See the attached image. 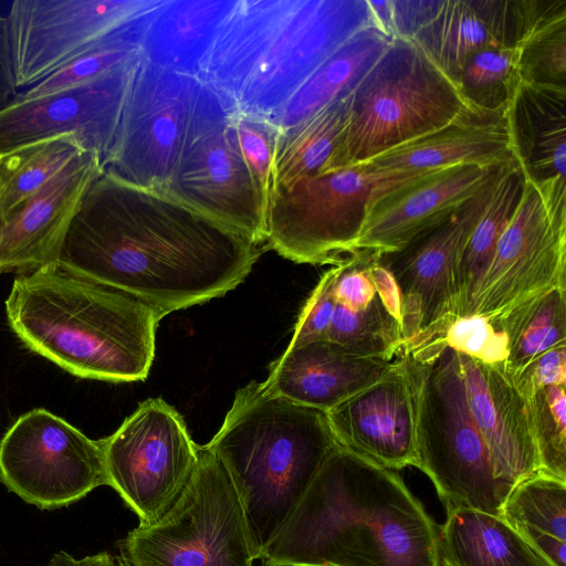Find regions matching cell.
I'll list each match as a JSON object with an SVG mask.
<instances>
[{
    "label": "cell",
    "instance_id": "obj_11",
    "mask_svg": "<svg viewBox=\"0 0 566 566\" xmlns=\"http://www.w3.org/2000/svg\"><path fill=\"white\" fill-rule=\"evenodd\" d=\"M566 286V196L524 179L504 230L467 314L494 324L549 291Z\"/></svg>",
    "mask_w": 566,
    "mask_h": 566
},
{
    "label": "cell",
    "instance_id": "obj_7",
    "mask_svg": "<svg viewBox=\"0 0 566 566\" xmlns=\"http://www.w3.org/2000/svg\"><path fill=\"white\" fill-rule=\"evenodd\" d=\"M475 108L412 40L395 38L350 93L346 124L324 171L366 163Z\"/></svg>",
    "mask_w": 566,
    "mask_h": 566
},
{
    "label": "cell",
    "instance_id": "obj_6",
    "mask_svg": "<svg viewBox=\"0 0 566 566\" xmlns=\"http://www.w3.org/2000/svg\"><path fill=\"white\" fill-rule=\"evenodd\" d=\"M397 357L412 400L416 468L431 480L447 512L468 507L502 517L510 492L470 413L457 352L426 340Z\"/></svg>",
    "mask_w": 566,
    "mask_h": 566
},
{
    "label": "cell",
    "instance_id": "obj_41",
    "mask_svg": "<svg viewBox=\"0 0 566 566\" xmlns=\"http://www.w3.org/2000/svg\"><path fill=\"white\" fill-rule=\"evenodd\" d=\"M338 268L326 271L303 305L293 328L289 348L326 339L336 306L335 281Z\"/></svg>",
    "mask_w": 566,
    "mask_h": 566
},
{
    "label": "cell",
    "instance_id": "obj_46",
    "mask_svg": "<svg viewBox=\"0 0 566 566\" xmlns=\"http://www.w3.org/2000/svg\"><path fill=\"white\" fill-rule=\"evenodd\" d=\"M115 566H132V565L123 556L118 555L115 557Z\"/></svg>",
    "mask_w": 566,
    "mask_h": 566
},
{
    "label": "cell",
    "instance_id": "obj_26",
    "mask_svg": "<svg viewBox=\"0 0 566 566\" xmlns=\"http://www.w3.org/2000/svg\"><path fill=\"white\" fill-rule=\"evenodd\" d=\"M237 0H156L142 15V59L198 76L202 61Z\"/></svg>",
    "mask_w": 566,
    "mask_h": 566
},
{
    "label": "cell",
    "instance_id": "obj_32",
    "mask_svg": "<svg viewBox=\"0 0 566 566\" xmlns=\"http://www.w3.org/2000/svg\"><path fill=\"white\" fill-rule=\"evenodd\" d=\"M349 97L350 94L281 132L273 166V191L326 169L348 117Z\"/></svg>",
    "mask_w": 566,
    "mask_h": 566
},
{
    "label": "cell",
    "instance_id": "obj_45",
    "mask_svg": "<svg viewBox=\"0 0 566 566\" xmlns=\"http://www.w3.org/2000/svg\"><path fill=\"white\" fill-rule=\"evenodd\" d=\"M46 566H115V557L108 552H99L76 559L71 554L60 551L52 556Z\"/></svg>",
    "mask_w": 566,
    "mask_h": 566
},
{
    "label": "cell",
    "instance_id": "obj_20",
    "mask_svg": "<svg viewBox=\"0 0 566 566\" xmlns=\"http://www.w3.org/2000/svg\"><path fill=\"white\" fill-rule=\"evenodd\" d=\"M472 419L488 448L495 475L511 491L538 473L527 402L504 366L457 352Z\"/></svg>",
    "mask_w": 566,
    "mask_h": 566
},
{
    "label": "cell",
    "instance_id": "obj_21",
    "mask_svg": "<svg viewBox=\"0 0 566 566\" xmlns=\"http://www.w3.org/2000/svg\"><path fill=\"white\" fill-rule=\"evenodd\" d=\"M325 413L339 446L392 471L416 467L412 400L398 357L381 379Z\"/></svg>",
    "mask_w": 566,
    "mask_h": 566
},
{
    "label": "cell",
    "instance_id": "obj_39",
    "mask_svg": "<svg viewBox=\"0 0 566 566\" xmlns=\"http://www.w3.org/2000/svg\"><path fill=\"white\" fill-rule=\"evenodd\" d=\"M229 133L266 207L273 192V166L281 130L262 116L229 113Z\"/></svg>",
    "mask_w": 566,
    "mask_h": 566
},
{
    "label": "cell",
    "instance_id": "obj_13",
    "mask_svg": "<svg viewBox=\"0 0 566 566\" xmlns=\"http://www.w3.org/2000/svg\"><path fill=\"white\" fill-rule=\"evenodd\" d=\"M156 0H17L6 17L18 88L126 35Z\"/></svg>",
    "mask_w": 566,
    "mask_h": 566
},
{
    "label": "cell",
    "instance_id": "obj_28",
    "mask_svg": "<svg viewBox=\"0 0 566 566\" xmlns=\"http://www.w3.org/2000/svg\"><path fill=\"white\" fill-rule=\"evenodd\" d=\"M439 556L441 566H552L503 517L468 507L447 512Z\"/></svg>",
    "mask_w": 566,
    "mask_h": 566
},
{
    "label": "cell",
    "instance_id": "obj_15",
    "mask_svg": "<svg viewBox=\"0 0 566 566\" xmlns=\"http://www.w3.org/2000/svg\"><path fill=\"white\" fill-rule=\"evenodd\" d=\"M200 82L153 65H136L104 170L138 187L166 190Z\"/></svg>",
    "mask_w": 566,
    "mask_h": 566
},
{
    "label": "cell",
    "instance_id": "obj_31",
    "mask_svg": "<svg viewBox=\"0 0 566 566\" xmlns=\"http://www.w3.org/2000/svg\"><path fill=\"white\" fill-rule=\"evenodd\" d=\"M524 176L517 161L499 176L488 206L461 253L457 273V316L464 317L469 304L491 264L496 245L522 196Z\"/></svg>",
    "mask_w": 566,
    "mask_h": 566
},
{
    "label": "cell",
    "instance_id": "obj_43",
    "mask_svg": "<svg viewBox=\"0 0 566 566\" xmlns=\"http://www.w3.org/2000/svg\"><path fill=\"white\" fill-rule=\"evenodd\" d=\"M512 381L525 399L543 387L566 385V346L537 356Z\"/></svg>",
    "mask_w": 566,
    "mask_h": 566
},
{
    "label": "cell",
    "instance_id": "obj_30",
    "mask_svg": "<svg viewBox=\"0 0 566 566\" xmlns=\"http://www.w3.org/2000/svg\"><path fill=\"white\" fill-rule=\"evenodd\" d=\"M502 517L552 566H566V482L539 473L521 482Z\"/></svg>",
    "mask_w": 566,
    "mask_h": 566
},
{
    "label": "cell",
    "instance_id": "obj_14",
    "mask_svg": "<svg viewBox=\"0 0 566 566\" xmlns=\"http://www.w3.org/2000/svg\"><path fill=\"white\" fill-rule=\"evenodd\" d=\"M0 481L40 510L69 506L108 485L102 442L46 409H32L0 441Z\"/></svg>",
    "mask_w": 566,
    "mask_h": 566
},
{
    "label": "cell",
    "instance_id": "obj_24",
    "mask_svg": "<svg viewBox=\"0 0 566 566\" xmlns=\"http://www.w3.org/2000/svg\"><path fill=\"white\" fill-rule=\"evenodd\" d=\"M516 32L517 1L443 0L409 40L458 83L471 55L514 46Z\"/></svg>",
    "mask_w": 566,
    "mask_h": 566
},
{
    "label": "cell",
    "instance_id": "obj_4",
    "mask_svg": "<svg viewBox=\"0 0 566 566\" xmlns=\"http://www.w3.org/2000/svg\"><path fill=\"white\" fill-rule=\"evenodd\" d=\"M12 332L67 373L129 382L147 378L159 310L59 263L19 275L6 300Z\"/></svg>",
    "mask_w": 566,
    "mask_h": 566
},
{
    "label": "cell",
    "instance_id": "obj_17",
    "mask_svg": "<svg viewBox=\"0 0 566 566\" xmlns=\"http://www.w3.org/2000/svg\"><path fill=\"white\" fill-rule=\"evenodd\" d=\"M138 62L51 95L15 97L0 111V156L54 135L73 133L88 153L97 154L104 163L114 145Z\"/></svg>",
    "mask_w": 566,
    "mask_h": 566
},
{
    "label": "cell",
    "instance_id": "obj_5",
    "mask_svg": "<svg viewBox=\"0 0 566 566\" xmlns=\"http://www.w3.org/2000/svg\"><path fill=\"white\" fill-rule=\"evenodd\" d=\"M326 413L250 381L206 447L224 467L259 555L273 542L337 446Z\"/></svg>",
    "mask_w": 566,
    "mask_h": 566
},
{
    "label": "cell",
    "instance_id": "obj_27",
    "mask_svg": "<svg viewBox=\"0 0 566 566\" xmlns=\"http://www.w3.org/2000/svg\"><path fill=\"white\" fill-rule=\"evenodd\" d=\"M394 39L376 25L361 30L326 59L271 120L284 132L328 104L348 96Z\"/></svg>",
    "mask_w": 566,
    "mask_h": 566
},
{
    "label": "cell",
    "instance_id": "obj_23",
    "mask_svg": "<svg viewBox=\"0 0 566 566\" xmlns=\"http://www.w3.org/2000/svg\"><path fill=\"white\" fill-rule=\"evenodd\" d=\"M513 160L505 107H480L363 164L385 170H428L457 165L496 166Z\"/></svg>",
    "mask_w": 566,
    "mask_h": 566
},
{
    "label": "cell",
    "instance_id": "obj_19",
    "mask_svg": "<svg viewBox=\"0 0 566 566\" xmlns=\"http://www.w3.org/2000/svg\"><path fill=\"white\" fill-rule=\"evenodd\" d=\"M104 172L97 154L86 153L0 219V273L20 275L57 263L83 197Z\"/></svg>",
    "mask_w": 566,
    "mask_h": 566
},
{
    "label": "cell",
    "instance_id": "obj_38",
    "mask_svg": "<svg viewBox=\"0 0 566 566\" xmlns=\"http://www.w3.org/2000/svg\"><path fill=\"white\" fill-rule=\"evenodd\" d=\"M515 65L514 46L484 49L468 59L458 84L463 95L474 105L490 109L503 108L517 83Z\"/></svg>",
    "mask_w": 566,
    "mask_h": 566
},
{
    "label": "cell",
    "instance_id": "obj_3",
    "mask_svg": "<svg viewBox=\"0 0 566 566\" xmlns=\"http://www.w3.org/2000/svg\"><path fill=\"white\" fill-rule=\"evenodd\" d=\"M371 25L368 0H237L197 78L230 114L272 119L326 59Z\"/></svg>",
    "mask_w": 566,
    "mask_h": 566
},
{
    "label": "cell",
    "instance_id": "obj_35",
    "mask_svg": "<svg viewBox=\"0 0 566 566\" xmlns=\"http://www.w3.org/2000/svg\"><path fill=\"white\" fill-rule=\"evenodd\" d=\"M326 339L352 355L384 360H394L405 344L401 323L378 294L358 311L336 303Z\"/></svg>",
    "mask_w": 566,
    "mask_h": 566
},
{
    "label": "cell",
    "instance_id": "obj_2",
    "mask_svg": "<svg viewBox=\"0 0 566 566\" xmlns=\"http://www.w3.org/2000/svg\"><path fill=\"white\" fill-rule=\"evenodd\" d=\"M263 566H441L439 527L392 470L337 444Z\"/></svg>",
    "mask_w": 566,
    "mask_h": 566
},
{
    "label": "cell",
    "instance_id": "obj_9",
    "mask_svg": "<svg viewBox=\"0 0 566 566\" xmlns=\"http://www.w3.org/2000/svg\"><path fill=\"white\" fill-rule=\"evenodd\" d=\"M119 551L132 566H253L259 559L237 491L206 444L174 504L128 532Z\"/></svg>",
    "mask_w": 566,
    "mask_h": 566
},
{
    "label": "cell",
    "instance_id": "obj_44",
    "mask_svg": "<svg viewBox=\"0 0 566 566\" xmlns=\"http://www.w3.org/2000/svg\"><path fill=\"white\" fill-rule=\"evenodd\" d=\"M10 55L6 17L0 14V111L18 95Z\"/></svg>",
    "mask_w": 566,
    "mask_h": 566
},
{
    "label": "cell",
    "instance_id": "obj_34",
    "mask_svg": "<svg viewBox=\"0 0 566 566\" xmlns=\"http://www.w3.org/2000/svg\"><path fill=\"white\" fill-rule=\"evenodd\" d=\"M86 153L75 134L64 133L0 156V219Z\"/></svg>",
    "mask_w": 566,
    "mask_h": 566
},
{
    "label": "cell",
    "instance_id": "obj_37",
    "mask_svg": "<svg viewBox=\"0 0 566 566\" xmlns=\"http://www.w3.org/2000/svg\"><path fill=\"white\" fill-rule=\"evenodd\" d=\"M143 13L137 18L134 28L119 40L75 60L15 97L29 99L51 95L116 69L136 64L142 59L139 34Z\"/></svg>",
    "mask_w": 566,
    "mask_h": 566
},
{
    "label": "cell",
    "instance_id": "obj_16",
    "mask_svg": "<svg viewBox=\"0 0 566 566\" xmlns=\"http://www.w3.org/2000/svg\"><path fill=\"white\" fill-rule=\"evenodd\" d=\"M501 172L442 224L398 252L378 255L400 293L403 346L437 333L458 317L457 273L461 253Z\"/></svg>",
    "mask_w": 566,
    "mask_h": 566
},
{
    "label": "cell",
    "instance_id": "obj_29",
    "mask_svg": "<svg viewBox=\"0 0 566 566\" xmlns=\"http://www.w3.org/2000/svg\"><path fill=\"white\" fill-rule=\"evenodd\" d=\"M515 75L566 91V0H518Z\"/></svg>",
    "mask_w": 566,
    "mask_h": 566
},
{
    "label": "cell",
    "instance_id": "obj_36",
    "mask_svg": "<svg viewBox=\"0 0 566 566\" xmlns=\"http://www.w3.org/2000/svg\"><path fill=\"white\" fill-rule=\"evenodd\" d=\"M566 385H551L526 399L538 473L566 482Z\"/></svg>",
    "mask_w": 566,
    "mask_h": 566
},
{
    "label": "cell",
    "instance_id": "obj_18",
    "mask_svg": "<svg viewBox=\"0 0 566 566\" xmlns=\"http://www.w3.org/2000/svg\"><path fill=\"white\" fill-rule=\"evenodd\" d=\"M506 164L439 168L382 195L367 208L356 252L381 255L405 249L460 210L495 179Z\"/></svg>",
    "mask_w": 566,
    "mask_h": 566
},
{
    "label": "cell",
    "instance_id": "obj_33",
    "mask_svg": "<svg viewBox=\"0 0 566 566\" xmlns=\"http://www.w3.org/2000/svg\"><path fill=\"white\" fill-rule=\"evenodd\" d=\"M492 325L507 338L505 370L513 379L537 356L566 346V286L549 291Z\"/></svg>",
    "mask_w": 566,
    "mask_h": 566
},
{
    "label": "cell",
    "instance_id": "obj_22",
    "mask_svg": "<svg viewBox=\"0 0 566 566\" xmlns=\"http://www.w3.org/2000/svg\"><path fill=\"white\" fill-rule=\"evenodd\" d=\"M394 360L358 357L327 340L286 348L270 366L271 394L327 412L381 379Z\"/></svg>",
    "mask_w": 566,
    "mask_h": 566
},
{
    "label": "cell",
    "instance_id": "obj_1",
    "mask_svg": "<svg viewBox=\"0 0 566 566\" xmlns=\"http://www.w3.org/2000/svg\"><path fill=\"white\" fill-rule=\"evenodd\" d=\"M261 253L249 238L167 191L104 170L83 197L57 263L166 316L235 289Z\"/></svg>",
    "mask_w": 566,
    "mask_h": 566
},
{
    "label": "cell",
    "instance_id": "obj_40",
    "mask_svg": "<svg viewBox=\"0 0 566 566\" xmlns=\"http://www.w3.org/2000/svg\"><path fill=\"white\" fill-rule=\"evenodd\" d=\"M421 340H433L489 365L505 367L507 359L505 334L479 316L453 317L436 335L411 343Z\"/></svg>",
    "mask_w": 566,
    "mask_h": 566
},
{
    "label": "cell",
    "instance_id": "obj_42",
    "mask_svg": "<svg viewBox=\"0 0 566 566\" xmlns=\"http://www.w3.org/2000/svg\"><path fill=\"white\" fill-rule=\"evenodd\" d=\"M371 253L358 251L347 256L338 268L335 281L336 303L349 310L366 307L377 294L369 265Z\"/></svg>",
    "mask_w": 566,
    "mask_h": 566
},
{
    "label": "cell",
    "instance_id": "obj_10",
    "mask_svg": "<svg viewBox=\"0 0 566 566\" xmlns=\"http://www.w3.org/2000/svg\"><path fill=\"white\" fill-rule=\"evenodd\" d=\"M228 117L217 94L200 83L165 191L260 245L266 205L229 133Z\"/></svg>",
    "mask_w": 566,
    "mask_h": 566
},
{
    "label": "cell",
    "instance_id": "obj_8",
    "mask_svg": "<svg viewBox=\"0 0 566 566\" xmlns=\"http://www.w3.org/2000/svg\"><path fill=\"white\" fill-rule=\"evenodd\" d=\"M433 170L358 164L276 188L265 212V248L295 263L339 264L356 253L368 206Z\"/></svg>",
    "mask_w": 566,
    "mask_h": 566
},
{
    "label": "cell",
    "instance_id": "obj_25",
    "mask_svg": "<svg viewBox=\"0 0 566 566\" xmlns=\"http://www.w3.org/2000/svg\"><path fill=\"white\" fill-rule=\"evenodd\" d=\"M505 118L524 179L543 190L566 189V91L517 82Z\"/></svg>",
    "mask_w": 566,
    "mask_h": 566
},
{
    "label": "cell",
    "instance_id": "obj_12",
    "mask_svg": "<svg viewBox=\"0 0 566 566\" xmlns=\"http://www.w3.org/2000/svg\"><path fill=\"white\" fill-rule=\"evenodd\" d=\"M108 486L139 517L157 521L177 500L198 462L196 444L178 411L161 398L139 403L101 439Z\"/></svg>",
    "mask_w": 566,
    "mask_h": 566
}]
</instances>
